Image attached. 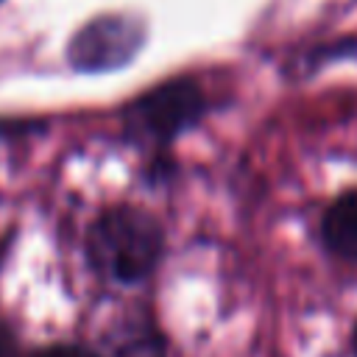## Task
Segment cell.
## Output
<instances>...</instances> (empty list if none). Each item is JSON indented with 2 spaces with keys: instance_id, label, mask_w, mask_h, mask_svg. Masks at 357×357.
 <instances>
[{
  "instance_id": "1",
  "label": "cell",
  "mask_w": 357,
  "mask_h": 357,
  "mask_svg": "<svg viewBox=\"0 0 357 357\" xmlns=\"http://www.w3.org/2000/svg\"><path fill=\"white\" fill-rule=\"evenodd\" d=\"M162 251L165 231L139 206H109L86 229V259L112 282H142L159 265Z\"/></svg>"
},
{
  "instance_id": "2",
  "label": "cell",
  "mask_w": 357,
  "mask_h": 357,
  "mask_svg": "<svg viewBox=\"0 0 357 357\" xmlns=\"http://www.w3.org/2000/svg\"><path fill=\"white\" fill-rule=\"evenodd\" d=\"M206 112V95L192 78H173L165 81L145 95H139L126 109V126L131 134L170 142L190 126H195Z\"/></svg>"
},
{
  "instance_id": "3",
  "label": "cell",
  "mask_w": 357,
  "mask_h": 357,
  "mask_svg": "<svg viewBox=\"0 0 357 357\" xmlns=\"http://www.w3.org/2000/svg\"><path fill=\"white\" fill-rule=\"evenodd\" d=\"M145 33L139 22L120 17V14H106L84 25L67 47L70 64L84 73H98V70H114L126 61L134 59L139 50Z\"/></svg>"
},
{
  "instance_id": "4",
  "label": "cell",
  "mask_w": 357,
  "mask_h": 357,
  "mask_svg": "<svg viewBox=\"0 0 357 357\" xmlns=\"http://www.w3.org/2000/svg\"><path fill=\"white\" fill-rule=\"evenodd\" d=\"M92 351L95 357H167V343L148 310H128L109 321Z\"/></svg>"
},
{
  "instance_id": "5",
  "label": "cell",
  "mask_w": 357,
  "mask_h": 357,
  "mask_svg": "<svg viewBox=\"0 0 357 357\" xmlns=\"http://www.w3.org/2000/svg\"><path fill=\"white\" fill-rule=\"evenodd\" d=\"M326 248L343 259H357V187L340 192L321 218Z\"/></svg>"
},
{
  "instance_id": "6",
  "label": "cell",
  "mask_w": 357,
  "mask_h": 357,
  "mask_svg": "<svg viewBox=\"0 0 357 357\" xmlns=\"http://www.w3.org/2000/svg\"><path fill=\"white\" fill-rule=\"evenodd\" d=\"M33 357H95V351L78 343H53V346L39 349Z\"/></svg>"
},
{
  "instance_id": "7",
  "label": "cell",
  "mask_w": 357,
  "mask_h": 357,
  "mask_svg": "<svg viewBox=\"0 0 357 357\" xmlns=\"http://www.w3.org/2000/svg\"><path fill=\"white\" fill-rule=\"evenodd\" d=\"M0 357H14V340L3 326H0Z\"/></svg>"
},
{
  "instance_id": "8",
  "label": "cell",
  "mask_w": 357,
  "mask_h": 357,
  "mask_svg": "<svg viewBox=\"0 0 357 357\" xmlns=\"http://www.w3.org/2000/svg\"><path fill=\"white\" fill-rule=\"evenodd\" d=\"M351 349H354V357H357V324H354V335H351Z\"/></svg>"
},
{
  "instance_id": "9",
  "label": "cell",
  "mask_w": 357,
  "mask_h": 357,
  "mask_svg": "<svg viewBox=\"0 0 357 357\" xmlns=\"http://www.w3.org/2000/svg\"><path fill=\"white\" fill-rule=\"evenodd\" d=\"M0 3H3V0H0Z\"/></svg>"
}]
</instances>
